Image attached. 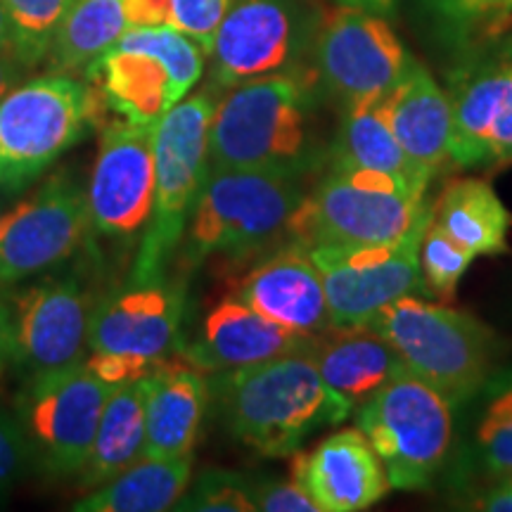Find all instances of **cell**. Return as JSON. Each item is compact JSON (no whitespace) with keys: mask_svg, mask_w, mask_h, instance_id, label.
<instances>
[{"mask_svg":"<svg viewBox=\"0 0 512 512\" xmlns=\"http://www.w3.org/2000/svg\"><path fill=\"white\" fill-rule=\"evenodd\" d=\"M211 389L230 437L261 458L294 456L313 432L354 413L318 373L309 347L216 373Z\"/></svg>","mask_w":512,"mask_h":512,"instance_id":"cell-1","label":"cell"},{"mask_svg":"<svg viewBox=\"0 0 512 512\" xmlns=\"http://www.w3.org/2000/svg\"><path fill=\"white\" fill-rule=\"evenodd\" d=\"M313 124L311 81L283 72L242 81L216 100L209 166L275 171L302 178L325 162Z\"/></svg>","mask_w":512,"mask_h":512,"instance_id":"cell-2","label":"cell"},{"mask_svg":"<svg viewBox=\"0 0 512 512\" xmlns=\"http://www.w3.org/2000/svg\"><path fill=\"white\" fill-rule=\"evenodd\" d=\"M304 192L299 178L275 171L209 166L183 235V264L209 256H242L290 238Z\"/></svg>","mask_w":512,"mask_h":512,"instance_id":"cell-3","label":"cell"},{"mask_svg":"<svg viewBox=\"0 0 512 512\" xmlns=\"http://www.w3.org/2000/svg\"><path fill=\"white\" fill-rule=\"evenodd\" d=\"M91 83L43 74L0 98V188L22 190L105 121Z\"/></svg>","mask_w":512,"mask_h":512,"instance_id":"cell-4","label":"cell"},{"mask_svg":"<svg viewBox=\"0 0 512 512\" xmlns=\"http://www.w3.org/2000/svg\"><path fill=\"white\" fill-rule=\"evenodd\" d=\"M216 100V86L185 95L155 128V207L140 238L131 283L162 278L166 261L181 247L209 171V128Z\"/></svg>","mask_w":512,"mask_h":512,"instance_id":"cell-5","label":"cell"},{"mask_svg":"<svg viewBox=\"0 0 512 512\" xmlns=\"http://www.w3.org/2000/svg\"><path fill=\"white\" fill-rule=\"evenodd\" d=\"M401 356L403 366L444 394L451 406L472 399L489 380L496 339L470 313L401 297L368 320Z\"/></svg>","mask_w":512,"mask_h":512,"instance_id":"cell-6","label":"cell"},{"mask_svg":"<svg viewBox=\"0 0 512 512\" xmlns=\"http://www.w3.org/2000/svg\"><path fill=\"white\" fill-rule=\"evenodd\" d=\"M204 60L200 43L174 27H136L88 67L86 81L114 117L155 128L197 86Z\"/></svg>","mask_w":512,"mask_h":512,"instance_id":"cell-7","label":"cell"},{"mask_svg":"<svg viewBox=\"0 0 512 512\" xmlns=\"http://www.w3.org/2000/svg\"><path fill=\"white\" fill-rule=\"evenodd\" d=\"M432 219L425 197L392 178L328 166L290 223L292 242L313 245H377L406 238Z\"/></svg>","mask_w":512,"mask_h":512,"instance_id":"cell-8","label":"cell"},{"mask_svg":"<svg viewBox=\"0 0 512 512\" xmlns=\"http://www.w3.org/2000/svg\"><path fill=\"white\" fill-rule=\"evenodd\" d=\"M451 403L422 377L403 370L356 408V427L399 491L430 486L453 439Z\"/></svg>","mask_w":512,"mask_h":512,"instance_id":"cell-9","label":"cell"},{"mask_svg":"<svg viewBox=\"0 0 512 512\" xmlns=\"http://www.w3.org/2000/svg\"><path fill=\"white\" fill-rule=\"evenodd\" d=\"M86 361L27 377L15 418L29 448V463L50 477H74L91 453L102 408L112 394Z\"/></svg>","mask_w":512,"mask_h":512,"instance_id":"cell-10","label":"cell"},{"mask_svg":"<svg viewBox=\"0 0 512 512\" xmlns=\"http://www.w3.org/2000/svg\"><path fill=\"white\" fill-rule=\"evenodd\" d=\"M311 55L318 81L344 110L380 105L413 62L387 19L351 5L318 19Z\"/></svg>","mask_w":512,"mask_h":512,"instance_id":"cell-11","label":"cell"},{"mask_svg":"<svg viewBox=\"0 0 512 512\" xmlns=\"http://www.w3.org/2000/svg\"><path fill=\"white\" fill-rule=\"evenodd\" d=\"M427 223L406 238L377 245L306 247L323 280L332 325L368 323L384 306L420 290V245Z\"/></svg>","mask_w":512,"mask_h":512,"instance_id":"cell-12","label":"cell"},{"mask_svg":"<svg viewBox=\"0 0 512 512\" xmlns=\"http://www.w3.org/2000/svg\"><path fill=\"white\" fill-rule=\"evenodd\" d=\"M91 230L83 185L69 171L50 176L34 195L0 216V287L69 261Z\"/></svg>","mask_w":512,"mask_h":512,"instance_id":"cell-13","label":"cell"},{"mask_svg":"<svg viewBox=\"0 0 512 512\" xmlns=\"http://www.w3.org/2000/svg\"><path fill=\"white\" fill-rule=\"evenodd\" d=\"M316 24L304 0H235L207 55L211 86L230 88L259 76L297 72Z\"/></svg>","mask_w":512,"mask_h":512,"instance_id":"cell-14","label":"cell"},{"mask_svg":"<svg viewBox=\"0 0 512 512\" xmlns=\"http://www.w3.org/2000/svg\"><path fill=\"white\" fill-rule=\"evenodd\" d=\"M155 128L117 117L102 121L98 157L86 190L98 235L126 245L143 238L155 207Z\"/></svg>","mask_w":512,"mask_h":512,"instance_id":"cell-15","label":"cell"},{"mask_svg":"<svg viewBox=\"0 0 512 512\" xmlns=\"http://www.w3.org/2000/svg\"><path fill=\"white\" fill-rule=\"evenodd\" d=\"M12 366L24 377L83 363L91 347L93 297L79 278H48L12 294Z\"/></svg>","mask_w":512,"mask_h":512,"instance_id":"cell-16","label":"cell"},{"mask_svg":"<svg viewBox=\"0 0 512 512\" xmlns=\"http://www.w3.org/2000/svg\"><path fill=\"white\" fill-rule=\"evenodd\" d=\"M185 287L162 278L131 283L95 306L91 347L162 363L183 349Z\"/></svg>","mask_w":512,"mask_h":512,"instance_id":"cell-17","label":"cell"},{"mask_svg":"<svg viewBox=\"0 0 512 512\" xmlns=\"http://www.w3.org/2000/svg\"><path fill=\"white\" fill-rule=\"evenodd\" d=\"M451 162L491 166L512 159V48L460 69L448 93Z\"/></svg>","mask_w":512,"mask_h":512,"instance_id":"cell-18","label":"cell"},{"mask_svg":"<svg viewBox=\"0 0 512 512\" xmlns=\"http://www.w3.org/2000/svg\"><path fill=\"white\" fill-rule=\"evenodd\" d=\"M292 477L320 512H358L392 491L387 470L361 430H339L313 451H294Z\"/></svg>","mask_w":512,"mask_h":512,"instance_id":"cell-19","label":"cell"},{"mask_svg":"<svg viewBox=\"0 0 512 512\" xmlns=\"http://www.w3.org/2000/svg\"><path fill=\"white\" fill-rule=\"evenodd\" d=\"M235 297L304 339H313L332 325L318 268L309 249L297 242L249 271Z\"/></svg>","mask_w":512,"mask_h":512,"instance_id":"cell-20","label":"cell"},{"mask_svg":"<svg viewBox=\"0 0 512 512\" xmlns=\"http://www.w3.org/2000/svg\"><path fill=\"white\" fill-rule=\"evenodd\" d=\"M309 342L233 294L209 309L200 335L190 347H183V354L204 373H228L306 349Z\"/></svg>","mask_w":512,"mask_h":512,"instance_id":"cell-21","label":"cell"},{"mask_svg":"<svg viewBox=\"0 0 512 512\" xmlns=\"http://www.w3.org/2000/svg\"><path fill=\"white\" fill-rule=\"evenodd\" d=\"M207 373L178 351L145 380V451L152 458L192 456L209 401Z\"/></svg>","mask_w":512,"mask_h":512,"instance_id":"cell-22","label":"cell"},{"mask_svg":"<svg viewBox=\"0 0 512 512\" xmlns=\"http://www.w3.org/2000/svg\"><path fill=\"white\" fill-rule=\"evenodd\" d=\"M377 110L382 112L408 159L427 176L432 178L441 166L451 162V100L422 64L411 62L408 72L377 105Z\"/></svg>","mask_w":512,"mask_h":512,"instance_id":"cell-23","label":"cell"},{"mask_svg":"<svg viewBox=\"0 0 512 512\" xmlns=\"http://www.w3.org/2000/svg\"><path fill=\"white\" fill-rule=\"evenodd\" d=\"M309 354L328 387L354 411L392 377L408 370L392 344L368 323L330 325L311 339Z\"/></svg>","mask_w":512,"mask_h":512,"instance_id":"cell-24","label":"cell"},{"mask_svg":"<svg viewBox=\"0 0 512 512\" xmlns=\"http://www.w3.org/2000/svg\"><path fill=\"white\" fill-rule=\"evenodd\" d=\"M325 162L339 169L387 176L420 197H425L430 185V176L408 159L377 105L344 110Z\"/></svg>","mask_w":512,"mask_h":512,"instance_id":"cell-25","label":"cell"},{"mask_svg":"<svg viewBox=\"0 0 512 512\" xmlns=\"http://www.w3.org/2000/svg\"><path fill=\"white\" fill-rule=\"evenodd\" d=\"M192 456L136 460L110 482L74 503L76 512H162L174 510L190 486Z\"/></svg>","mask_w":512,"mask_h":512,"instance_id":"cell-26","label":"cell"},{"mask_svg":"<svg viewBox=\"0 0 512 512\" xmlns=\"http://www.w3.org/2000/svg\"><path fill=\"white\" fill-rule=\"evenodd\" d=\"M145 451V380L114 387L95 432L86 463L79 470L81 489H98Z\"/></svg>","mask_w":512,"mask_h":512,"instance_id":"cell-27","label":"cell"},{"mask_svg":"<svg viewBox=\"0 0 512 512\" xmlns=\"http://www.w3.org/2000/svg\"><path fill=\"white\" fill-rule=\"evenodd\" d=\"M432 219L475 256L508 252L512 214L486 181L463 178L446 185L432 209Z\"/></svg>","mask_w":512,"mask_h":512,"instance_id":"cell-28","label":"cell"},{"mask_svg":"<svg viewBox=\"0 0 512 512\" xmlns=\"http://www.w3.org/2000/svg\"><path fill=\"white\" fill-rule=\"evenodd\" d=\"M128 29L126 0H74L48 53L50 64L62 74H86Z\"/></svg>","mask_w":512,"mask_h":512,"instance_id":"cell-29","label":"cell"},{"mask_svg":"<svg viewBox=\"0 0 512 512\" xmlns=\"http://www.w3.org/2000/svg\"><path fill=\"white\" fill-rule=\"evenodd\" d=\"M235 0H126L128 27H174L209 55L216 29Z\"/></svg>","mask_w":512,"mask_h":512,"instance_id":"cell-30","label":"cell"},{"mask_svg":"<svg viewBox=\"0 0 512 512\" xmlns=\"http://www.w3.org/2000/svg\"><path fill=\"white\" fill-rule=\"evenodd\" d=\"M477 451L494 475H512V370L489 375L482 384Z\"/></svg>","mask_w":512,"mask_h":512,"instance_id":"cell-31","label":"cell"},{"mask_svg":"<svg viewBox=\"0 0 512 512\" xmlns=\"http://www.w3.org/2000/svg\"><path fill=\"white\" fill-rule=\"evenodd\" d=\"M3 5L15 34L17 55L34 67L48 57L74 0H3Z\"/></svg>","mask_w":512,"mask_h":512,"instance_id":"cell-32","label":"cell"},{"mask_svg":"<svg viewBox=\"0 0 512 512\" xmlns=\"http://www.w3.org/2000/svg\"><path fill=\"white\" fill-rule=\"evenodd\" d=\"M475 259L477 256L470 249H465L444 228H439L434 219H430L425 235H422L420 268L422 280H425L434 294L444 299L451 297Z\"/></svg>","mask_w":512,"mask_h":512,"instance_id":"cell-33","label":"cell"},{"mask_svg":"<svg viewBox=\"0 0 512 512\" xmlns=\"http://www.w3.org/2000/svg\"><path fill=\"white\" fill-rule=\"evenodd\" d=\"M174 510L190 512H254L252 482L226 470H211L185 491Z\"/></svg>","mask_w":512,"mask_h":512,"instance_id":"cell-34","label":"cell"},{"mask_svg":"<svg viewBox=\"0 0 512 512\" xmlns=\"http://www.w3.org/2000/svg\"><path fill=\"white\" fill-rule=\"evenodd\" d=\"M256 510L264 512H320L297 479H259L252 482Z\"/></svg>","mask_w":512,"mask_h":512,"instance_id":"cell-35","label":"cell"},{"mask_svg":"<svg viewBox=\"0 0 512 512\" xmlns=\"http://www.w3.org/2000/svg\"><path fill=\"white\" fill-rule=\"evenodd\" d=\"M29 463V448L17 418L0 408V498L15 486Z\"/></svg>","mask_w":512,"mask_h":512,"instance_id":"cell-36","label":"cell"},{"mask_svg":"<svg viewBox=\"0 0 512 512\" xmlns=\"http://www.w3.org/2000/svg\"><path fill=\"white\" fill-rule=\"evenodd\" d=\"M503 0H437V8L456 22H470V19L491 15Z\"/></svg>","mask_w":512,"mask_h":512,"instance_id":"cell-37","label":"cell"},{"mask_svg":"<svg viewBox=\"0 0 512 512\" xmlns=\"http://www.w3.org/2000/svg\"><path fill=\"white\" fill-rule=\"evenodd\" d=\"M29 69H31L29 64L24 62L17 53H12V50H8V53H0V98H3L8 91H12Z\"/></svg>","mask_w":512,"mask_h":512,"instance_id":"cell-38","label":"cell"},{"mask_svg":"<svg viewBox=\"0 0 512 512\" xmlns=\"http://www.w3.org/2000/svg\"><path fill=\"white\" fill-rule=\"evenodd\" d=\"M12 347H15V332H12L10 299L0 294V373L12 363Z\"/></svg>","mask_w":512,"mask_h":512,"instance_id":"cell-39","label":"cell"},{"mask_svg":"<svg viewBox=\"0 0 512 512\" xmlns=\"http://www.w3.org/2000/svg\"><path fill=\"white\" fill-rule=\"evenodd\" d=\"M477 508L489 512H512V475H508L503 484L494 486V489L479 501Z\"/></svg>","mask_w":512,"mask_h":512,"instance_id":"cell-40","label":"cell"},{"mask_svg":"<svg viewBox=\"0 0 512 512\" xmlns=\"http://www.w3.org/2000/svg\"><path fill=\"white\" fill-rule=\"evenodd\" d=\"M339 5H351V8H361L368 12H375V15L387 17L389 12L394 10L396 0H337Z\"/></svg>","mask_w":512,"mask_h":512,"instance_id":"cell-41","label":"cell"},{"mask_svg":"<svg viewBox=\"0 0 512 512\" xmlns=\"http://www.w3.org/2000/svg\"><path fill=\"white\" fill-rule=\"evenodd\" d=\"M17 53L15 50V34H12V24L8 12H5L3 0H0V53Z\"/></svg>","mask_w":512,"mask_h":512,"instance_id":"cell-42","label":"cell"},{"mask_svg":"<svg viewBox=\"0 0 512 512\" xmlns=\"http://www.w3.org/2000/svg\"><path fill=\"white\" fill-rule=\"evenodd\" d=\"M496 12V29H510L512 27V0H503L501 5L494 10ZM491 12V15H494Z\"/></svg>","mask_w":512,"mask_h":512,"instance_id":"cell-43","label":"cell"}]
</instances>
